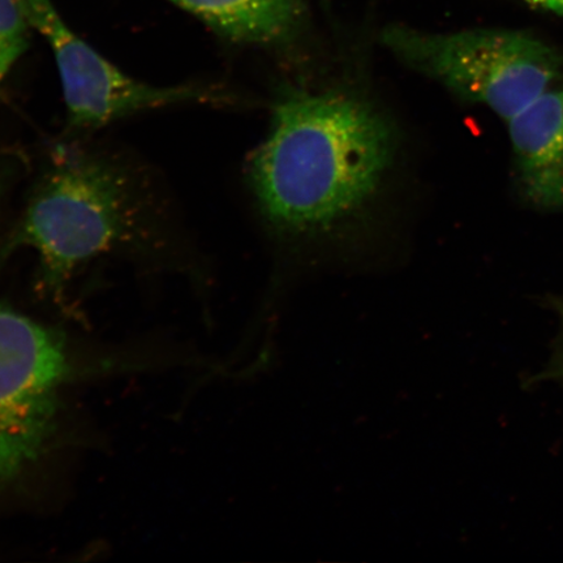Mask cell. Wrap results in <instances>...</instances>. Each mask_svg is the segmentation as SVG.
I'll list each match as a JSON object with an SVG mask.
<instances>
[{
  "label": "cell",
  "instance_id": "ba28073f",
  "mask_svg": "<svg viewBox=\"0 0 563 563\" xmlns=\"http://www.w3.org/2000/svg\"><path fill=\"white\" fill-rule=\"evenodd\" d=\"M31 27L20 0H0V82L30 46Z\"/></svg>",
  "mask_w": 563,
  "mask_h": 563
},
{
  "label": "cell",
  "instance_id": "5b68a950",
  "mask_svg": "<svg viewBox=\"0 0 563 563\" xmlns=\"http://www.w3.org/2000/svg\"><path fill=\"white\" fill-rule=\"evenodd\" d=\"M33 30L51 45L60 77L68 123L95 130L141 111L221 100L201 86L157 87L133 79L81 40L52 0H20Z\"/></svg>",
  "mask_w": 563,
  "mask_h": 563
},
{
  "label": "cell",
  "instance_id": "8992f818",
  "mask_svg": "<svg viewBox=\"0 0 563 563\" xmlns=\"http://www.w3.org/2000/svg\"><path fill=\"white\" fill-rule=\"evenodd\" d=\"M509 125L520 186L541 209H563V86L552 87Z\"/></svg>",
  "mask_w": 563,
  "mask_h": 563
},
{
  "label": "cell",
  "instance_id": "52a82bcc",
  "mask_svg": "<svg viewBox=\"0 0 563 563\" xmlns=\"http://www.w3.org/2000/svg\"><path fill=\"white\" fill-rule=\"evenodd\" d=\"M232 42L288 47L306 31V0H170Z\"/></svg>",
  "mask_w": 563,
  "mask_h": 563
},
{
  "label": "cell",
  "instance_id": "9c48e42d",
  "mask_svg": "<svg viewBox=\"0 0 563 563\" xmlns=\"http://www.w3.org/2000/svg\"><path fill=\"white\" fill-rule=\"evenodd\" d=\"M533 9L543 10L563 15V0H522Z\"/></svg>",
  "mask_w": 563,
  "mask_h": 563
},
{
  "label": "cell",
  "instance_id": "6da1fadb",
  "mask_svg": "<svg viewBox=\"0 0 563 563\" xmlns=\"http://www.w3.org/2000/svg\"><path fill=\"white\" fill-rule=\"evenodd\" d=\"M397 131L364 97L290 88L250 162V180L274 229L307 236L332 230L376 195L391 170Z\"/></svg>",
  "mask_w": 563,
  "mask_h": 563
},
{
  "label": "cell",
  "instance_id": "277c9868",
  "mask_svg": "<svg viewBox=\"0 0 563 563\" xmlns=\"http://www.w3.org/2000/svg\"><path fill=\"white\" fill-rule=\"evenodd\" d=\"M73 372L60 334L0 306V495L44 453Z\"/></svg>",
  "mask_w": 563,
  "mask_h": 563
},
{
  "label": "cell",
  "instance_id": "7a4b0ae2",
  "mask_svg": "<svg viewBox=\"0 0 563 563\" xmlns=\"http://www.w3.org/2000/svg\"><path fill=\"white\" fill-rule=\"evenodd\" d=\"M137 217L135 189L123 168L96 154L59 147L3 252L37 253L41 284L58 295L79 267L129 241Z\"/></svg>",
  "mask_w": 563,
  "mask_h": 563
},
{
  "label": "cell",
  "instance_id": "3957f363",
  "mask_svg": "<svg viewBox=\"0 0 563 563\" xmlns=\"http://www.w3.org/2000/svg\"><path fill=\"white\" fill-rule=\"evenodd\" d=\"M382 42L399 62L508 122L560 81L563 56L530 32L429 33L387 26Z\"/></svg>",
  "mask_w": 563,
  "mask_h": 563
}]
</instances>
